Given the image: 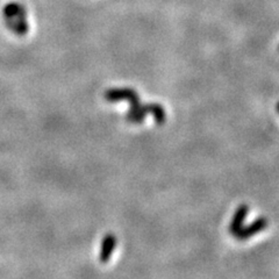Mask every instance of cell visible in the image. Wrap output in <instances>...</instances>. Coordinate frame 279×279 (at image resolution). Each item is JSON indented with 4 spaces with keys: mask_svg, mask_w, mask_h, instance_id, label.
Segmentation results:
<instances>
[{
    "mask_svg": "<svg viewBox=\"0 0 279 279\" xmlns=\"http://www.w3.org/2000/svg\"><path fill=\"white\" fill-rule=\"evenodd\" d=\"M105 99L110 103H115V101L127 100L131 108L126 114V120L131 124H142L145 118L143 105L141 104L138 92L133 88L124 87V88H110L105 92Z\"/></svg>",
    "mask_w": 279,
    "mask_h": 279,
    "instance_id": "cell-1",
    "label": "cell"
},
{
    "mask_svg": "<svg viewBox=\"0 0 279 279\" xmlns=\"http://www.w3.org/2000/svg\"><path fill=\"white\" fill-rule=\"evenodd\" d=\"M268 224H269L268 219H265V217H258V219L255 220L253 223H250L249 226L241 228L234 236H235L237 240H242V241L247 240L251 236L256 235V234L260 233V231L264 230L265 228L268 227Z\"/></svg>",
    "mask_w": 279,
    "mask_h": 279,
    "instance_id": "cell-2",
    "label": "cell"
},
{
    "mask_svg": "<svg viewBox=\"0 0 279 279\" xmlns=\"http://www.w3.org/2000/svg\"><path fill=\"white\" fill-rule=\"evenodd\" d=\"M117 247V237L113 234H107L101 241V248L99 254V260L101 263H107Z\"/></svg>",
    "mask_w": 279,
    "mask_h": 279,
    "instance_id": "cell-3",
    "label": "cell"
},
{
    "mask_svg": "<svg viewBox=\"0 0 279 279\" xmlns=\"http://www.w3.org/2000/svg\"><path fill=\"white\" fill-rule=\"evenodd\" d=\"M248 212H249V207H248L246 204L239 206V209H236V212L234 214L233 219H231L229 224V233L233 236L243 227V222L248 215Z\"/></svg>",
    "mask_w": 279,
    "mask_h": 279,
    "instance_id": "cell-4",
    "label": "cell"
},
{
    "mask_svg": "<svg viewBox=\"0 0 279 279\" xmlns=\"http://www.w3.org/2000/svg\"><path fill=\"white\" fill-rule=\"evenodd\" d=\"M5 19H26L27 11L21 4L18 2H9L2 11Z\"/></svg>",
    "mask_w": 279,
    "mask_h": 279,
    "instance_id": "cell-5",
    "label": "cell"
},
{
    "mask_svg": "<svg viewBox=\"0 0 279 279\" xmlns=\"http://www.w3.org/2000/svg\"><path fill=\"white\" fill-rule=\"evenodd\" d=\"M6 27L18 35H25L29 30V23L26 19H5Z\"/></svg>",
    "mask_w": 279,
    "mask_h": 279,
    "instance_id": "cell-6",
    "label": "cell"
},
{
    "mask_svg": "<svg viewBox=\"0 0 279 279\" xmlns=\"http://www.w3.org/2000/svg\"><path fill=\"white\" fill-rule=\"evenodd\" d=\"M149 114H152L157 125H163L165 122V111L159 104H149Z\"/></svg>",
    "mask_w": 279,
    "mask_h": 279,
    "instance_id": "cell-7",
    "label": "cell"
},
{
    "mask_svg": "<svg viewBox=\"0 0 279 279\" xmlns=\"http://www.w3.org/2000/svg\"><path fill=\"white\" fill-rule=\"evenodd\" d=\"M276 110H277L278 114H279V101H278V103H277V105H276Z\"/></svg>",
    "mask_w": 279,
    "mask_h": 279,
    "instance_id": "cell-8",
    "label": "cell"
}]
</instances>
